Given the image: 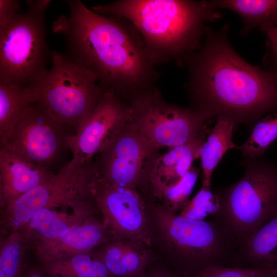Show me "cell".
Masks as SVG:
<instances>
[{
  "mask_svg": "<svg viewBox=\"0 0 277 277\" xmlns=\"http://www.w3.org/2000/svg\"><path fill=\"white\" fill-rule=\"evenodd\" d=\"M229 28L206 26L199 48L183 61L189 108L209 123H255L277 110V75L243 58L229 42Z\"/></svg>",
  "mask_w": 277,
  "mask_h": 277,
  "instance_id": "obj_1",
  "label": "cell"
},
{
  "mask_svg": "<svg viewBox=\"0 0 277 277\" xmlns=\"http://www.w3.org/2000/svg\"><path fill=\"white\" fill-rule=\"evenodd\" d=\"M66 3L69 15L52 24L53 31L65 38L66 60L89 71L105 92L129 104L156 89L159 73L130 23L96 13L80 0Z\"/></svg>",
  "mask_w": 277,
  "mask_h": 277,
  "instance_id": "obj_2",
  "label": "cell"
},
{
  "mask_svg": "<svg viewBox=\"0 0 277 277\" xmlns=\"http://www.w3.org/2000/svg\"><path fill=\"white\" fill-rule=\"evenodd\" d=\"M92 10L130 23L155 66L170 61L181 66L201 46L205 24L221 17L207 1L118 0L94 6Z\"/></svg>",
  "mask_w": 277,
  "mask_h": 277,
  "instance_id": "obj_3",
  "label": "cell"
},
{
  "mask_svg": "<svg viewBox=\"0 0 277 277\" xmlns=\"http://www.w3.org/2000/svg\"><path fill=\"white\" fill-rule=\"evenodd\" d=\"M243 176L217 194L220 220L240 245L277 215V169L246 159Z\"/></svg>",
  "mask_w": 277,
  "mask_h": 277,
  "instance_id": "obj_4",
  "label": "cell"
},
{
  "mask_svg": "<svg viewBox=\"0 0 277 277\" xmlns=\"http://www.w3.org/2000/svg\"><path fill=\"white\" fill-rule=\"evenodd\" d=\"M51 67L34 85L37 102L65 126H78L101 101L105 91L89 71L51 52Z\"/></svg>",
  "mask_w": 277,
  "mask_h": 277,
  "instance_id": "obj_5",
  "label": "cell"
},
{
  "mask_svg": "<svg viewBox=\"0 0 277 277\" xmlns=\"http://www.w3.org/2000/svg\"><path fill=\"white\" fill-rule=\"evenodd\" d=\"M153 212L163 237L179 260L203 269L224 265L226 260L234 259L240 243L219 219L192 220L160 206Z\"/></svg>",
  "mask_w": 277,
  "mask_h": 277,
  "instance_id": "obj_6",
  "label": "cell"
},
{
  "mask_svg": "<svg viewBox=\"0 0 277 277\" xmlns=\"http://www.w3.org/2000/svg\"><path fill=\"white\" fill-rule=\"evenodd\" d=\"M45 13L27 10L0 30V82L21 87L37 83L49 70Z\"/></svg>",
  "mask_w": 277,
  "mask_h": 277,
  "instance_id": "obj_7",
  "label": "cell"
},
{
  "mask_svg": "<svg viewBox=\"0 0 277 277\" xmlns=\"http://www.w3.org/2000/svg\"><path fill=\"white\" fill-rule=\"evenodd\" d=\"M129 123L158 147L169 149L206 137L210 123L190 108L169 103L156 88L129 104Z\"/></svg>",
  "mask_w": 277,
  "mask_h": 277,
  "instance_id": "obj_8",
  "label": "cell"
},
{
  "mask_svg": "<svg viewBox=\"0 0 277 277\" xmlns=\"http://www.w3.org/2000/svg\"><path fill=\"white\" fill-rule=\"evenodd\" d=\"M160 149L128 122L93 161L96 180L112 186L143 187Z\"/></svg>",
  "mask_w": 277,
  "mask_h": 277,
  "instance_id": "obj_9",
  "label": "cell"
},
{
  "mask_svg": "<svg viewBox=\"0 0 277 277\" xmlns=\"http://www.w3.org/2000/svg\"><path fill=\"white\" fill-rule=\"evenodd\" d=\"M95 179L93 161L83 164L72 158L57 173L8 205L13 218L24 224L41 209L89 199L92 196Z\"/></svg>",
  "mask_w": 277,
  "mask_h": 277,
  "instance_id": "obj_10",
  "label": "cell"
},
{
  "mask_svg": "<svg viewBox=\"0 0 277 277\" xmlns=\"http://www.w3.org/2000/svg\"><path fill=\"white\" fill-rule=\"evenodd\" d=\"M65 126L37 102L25 110L7 144L29 161L47 168L68 148Z\"/></svg>",
  "mask_w": 277,
  "mask_h": 277,
  "instance_id": "obj_11",
  "label": "cell"
},
{
  "mask_svg": "<svg viewBox=\"0 0 277 277\" xmlns=\"http://www.w3.org/2000/svg\"><path fill=\"white\" fill-rule=\"evenodd\" d=\"M130 105L114 93L105 92L94 110L69 138L72 158L83 164L93 161L127 125Z\"/></svg>",
  "mask_w": 277,
  "mask_h": 277,
  "instance_id": "obj_12",
  "label": "cell"
},
{
  "mask_svg": "<svg viewBox=\"0 0 277 277\" xmlns=\"http://www.w3.org/2000/svg\"><path fill=\"white\" fill-rule=\"evenodd\" d=\"M93 197L107 224L126 241L151 243L144 200L136 188L112 186L96 179Z\"/></svg>",
  "mask_w": 277,
  "mask_h": 277,
  "instance_id": "obj_13",
  "label": "cell"
},
{
  "mask_svg": "<svg viewBox=\"0 0 277 277\" xmlns=\"http://www.w3.org/2000/svg\"><path fill=\"white\" fill-rule=\"evenodd\" d=\"M54 174L0 143L1 200L9 205Z\"/></svg>",
  "mask_w": 277,
  "mask_h": 277,
  "instance_id": "obj_14",
  "label": "cell"
},
{
  "mask_svg": "<svg viewBox=\"0 0 277 277\" xmlns=\"http://www.w3.org/2000/svg\"><path fill=\"white\" fill-rule=\"evenodd\" d=\"M206 137L171 149L155 160L143 187L149 192L173 184L183 178L199 159V151Z\"/></svg>",
  "mask_w": 277,
  "mask_h": 277,
  "instance_id": "obj_15",
  "label": "cell"
},
{
  "mask_svg": "<svg viewBox=\"0 0 277 277\" xmlns=\"http://www.w3.org/2000/svg\"><path fill=\"white\" fill-rule=\"evenodd\" d=\"M207 3L212 9H226L239 14L243 22V35L255 27L265 32L277 27V0H215Z\"/></svg>",
  "mask_w": 277,
  "mask_h": 277,
  "instance_id": "obj_16",
  "label": "cell"
},
{
  "mask_svg": "<svg viewBox=\"0 0 277 277\" xmlns=\"http://www.w3.org/2000/svg\"><path fill=\"white\" fill-rule=\"evenodd\" d=\"M234 259L250 264L249 267L269 268L277 265V215L240 245Z\"/></svg>",
  "mask_w": 277,
  "mask_h": 277,
  "instance_id": "obj_17",
  "label": "cell"
},
{
  "mask_svg": "<svg viewBox=\"0 0 277 277\" xmlns=\"http://www.w3.org/2000/svg\"><path fill=\"white\" fill-rule=\"evenodd\" d=\"M37 102L34 85L21 87L0 82V143H6L28 107Z\"/></svg>",
  "mask_w": 277,
  "mask_h": 277,
  "instance_id": "obj_18",
  "label": "cell"
},
{
  "mask_svg": "<svg viewBox=\"0 0 277 277\" xmlns=\"http://www.w3.org/2000/svg\"><path fill=\"white\" fill-rule=\"evenodd\" d=\"M214 128L210 131L207 139L201 146L199 159L203 174L202 186L210 188L212 173L226 151L238 146L232 141L234 127L231 121L218 118Z\"/></svg>",
  "mask_w": 277,
  "mask_h": 277,
  "instance_id": "obj_19",
  "label": "cell"
},
{
  "mask_svg": "<svg viewBox=\"0 0 277 277\" xmlns=\"http://www.w3.org/2000/svg\"><path fill=\"white\" fill-rule=\"evenodd\" d=\"M140 244L126 241L108 247L101 259L115 277H140L148 261Z\"/></svg>",
  "mask_w": 277,
  "mask_h": 277,
  "instance_id": "obj_20",
  "label": "cell"
},
{
  "mask_svg": "<svg viewBox=\"0 0 277 277\" xmlns=\"http://www.w3.org/2000/svg\"><path fill=\"white\" fill-rule=\"evenodd\" d=\"M44 269L51 277H115L101 258L83 253L49 261Z\"/></svg>",
  "mask_w": 277,
  "mask_h": 277,
  "instance_id": "obj_21",
  "label": "cell"
},
{
  "mask_svg": "<svg viewBox=\"0 0 277 277\" xmlns=\"http://www.w3.org/2000/svg\"><path fill=\"white\" fill-rule=\"evenodd\" d=\"M199 174L198 168L192 166L185 176L176 183L164 188L150 192L153 198L160 202V205L175 213L181 210L189 201Z\"/></svg>",
  "mask_w": 277,
  "mask_h": 277,
  "instance_id": "obj_22",
  "label": "cell"
},
{
  "mask_svg": "<svg viewBox=\"0 0 277 277\" xmlns=\"http://www.w3.org/2000/svg\"><path fill=\"white\" fill-rule=\"evenodd\" d=\"M277 138V112L258 120L248 140L238 149L246 159L259 158Z\"/></svg>",
  "mask_w": 277,
  "mask_h": 277,
  "instance_id": "obj_23",
  "label": "cell"
},
{
  "mask_svg": "<svg viewBox=\"0 0 277 277\" xmlns=\"http://www.w3.org/2000/svg\"><path fill=\"white\" fill-rule=\"evenodd\" d=\"M103 235V229L101 225L96 223L89 222L72 227L66 234L56 240L59 243L58 245L64 250L84 251L98 244Z\"/></svg>",
  "mask_w": 277,
  "mask_h": 277,
  "instance_id": "obj_24",
  "label": "cell"
},
{
  "mask_svg": "<svg viewBox=\"0 0 277 277\" xmlns=\"http://www.w3.org/2000/svg\"><path fill=\"white\" fill-rule=\"evenodd\" d=\"M217 194L210 188L202 186L194 196L184 206L179 215L195 220H204L209 215L215 217L220 211Z\"/></svg>",
  "mask_w": 277,
  "mask_h": 277,
  "instance_id": "obj_25",
  "label": "cell"
},
{
  "mask_svg": "<svg viewBox=\"0 0 277 277\" xmlns=\"http://www.w3.org/2000/svg\"><path fill=\"white\" fill-rule=\"evenodd\" d=\"M31 228L49 239H57L66 234L73 226L49 208L37 211L28 222Z\"/></svg>",
  "mask_w": 277,
  "mask_h": 277,
  "instance_id": "obj_26",
  "label": "cell"
},
{
  "mask_svg": "<svg viewBox=\"0 0 277 277\" xmlns=\"http://www.w3.org/2000/svg\"><path fill=\"white\" fill-rule=\"evenodd\" d=\"M269 268L260 267H228L212 265L200 270L196 277H260Z\"/></svg>",
  "mask_w": 277,
  "mask_h": 277,
  "instance_id": "obj_27",
  "label": "cell"
},
{
  "mask_svg": "<svg viewBox=\"0 0 277 277\" xmlns=\"http://www.w3.org/2000/svg\"><path fill=\"white\" fill-rule=\"evenodd\" d=\"M21 257L18 246L10 243L0 254V277H21Z\"/></svg>",
  "mask_w": 277,
  "mask_h": 277,
  "instance_id": "obj_28",
  "label": "cell"
},
{
  "mask_svg": "<svg viewBox=\"0 0 277 277\" xmlns=\"http://www.w3.org/2000/svg\"><path fill=\"white\" fill-rule=\"evenodd\" d=\"M20 8L18 0H0V30L7 26L18 13Z\"/></svg>",
  "mask_w": 277,
  "mask_h": 277,
  "instance_id": "obj_29",
  "label": "cell"
},
{
  "mask_svg": "<svg viewBox=\"0 0 277 277\" xmlns=\"http://www.w3.org/2000/svg\"><path fill=\"white\" fill-rule=\"evenodd\" d=\"M268 36L269 58L273 66L270 72L277 75V27L265 31Z\"/></svg>",
  "mask_w": 277,
  "mask_h": 277,
  "instance_id": "obj_30",
  "label": "cell"
},
{
  "mask_svg": "<svg viewBox=\"0 0 277 277\" xmlns=\"http://www.w3.org/2000/svg\"><path fill=\"white\" fill-rule=\"evenodd\" d=\"M51 3L50 0H27L26 1L27 10L44 13Z\"/></svg>",
  "mask_w": 277,
  "mask_h": 277,
  "instance_id": "obj_31",
  "label": "cell"
},
{
  "mask_svg": "<svg viewBox=\"0 0 277 277\" xmlns=\"http://www.w3.org/2000/svg\"><path fill=\"white\" fill-rule=\"evenodd\" d=\"M22 277H51L46 272L45 273L40 270L33 269L29 271Z\"/></svg>",
  "mask_w": 277,
  "mask_h": 277,
  "instance_id": "obj_32",
  "label": "cell"
},
{
  "mask_svg": "<svg viewBox=\"0 0 277 277\" xmlns=\"http://www.w3.org/2000/svg\"><path fill=\"white\" fill-rule=\"evenodd\" d=\"M260 277H277V265L269 268Z\"/></svg>",
  "mask_w": 277,
  "mask_h": 277,
  "instance_id": "obj_33",
  "label": "cell"
},
{
  "mask_svg": "<svg viewBox=\"0 0 277 277\" xmlns=\"http://www.w3.org/2000/svg\"><path fill=\"white\" fill-rule=\"evenodd\" d=\"M152 277H166V276L163 275H161V274H156V275H153Z\"/></svg>",
  "mask_w": 277,
  "mask_h": 277,
  "instance_id": "obj_34",
  "label": "cell"
}]
</instances>
